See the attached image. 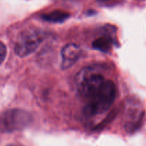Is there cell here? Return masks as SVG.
<instances>
[{
	"instance_id": "10",
	"label": "cell",
	"mask_w": 146,
	"mask_h": 146,
	"mask_svg": "<svg viewBox=\"0 0 146 146\" xmlns=\"http://www.w3.org/2000/svg\"><path fill=\"white\" fill-rule=\"evenodd\" d=\"M99 1H107V0H99Z\"/></svg>"
},
{
	"instance_id": "8",
	"label": "cell",
	"mask_w": 146,
	"mask_h": 146,
	"mask_svg": "<svg viewBox=\"0 0 146 146\" xmlns=\"http://www.w3.org/2000/svg\"><path fill=\"white\" fill-rule=\"evenodd\" d=\"M113 46V40L109 36L100 37L93 42V47L94 48L103 52H108L111 49Z\"/></svg>"
},
{
	"instance_id": "5",
	"label": "cell",
	"mask_w": 146,
	"mask_h": 146,
	"mask_svg": "<svg viewBox=\"0 0 146 146\" xmlns=\"http://www.w3.org/2000/svg\"><path fill=\"white\" fill-rule=\"evenodd\" d=\"M141 106L137 101H130L125 106V128L129 132L134 131L141 124L143 119Z\"/></svg>"
},
{
	"instance_id": "3",
	"label": "cell",
	"mask_w": 146,
	"mask_h": 146,
	"mask_svg": "<svg viewBox=\"0 0 146 146\" xmlns=\"http://www.w3.org/2000/svg\"><path fill=\"white\" fill-rule=\"evenodd\" d=\"M32 117L27 111L19 108L9 109L0 115V131L10 133L27 128L31 123Z\"/></svg>"
},
{
	"instance_id": "4",
	"label": "cell",
	"mask_w": 146,
	"mask_h": 146,
	"mask_svg": "<svg viewBox=\"0 0 146 146\" xmlns=\"http://www.w3.org/2000/svg\"><path fill=\"white\" fill-rule=\"evenodd\" d=\"M44 38L43 32L38 29L24 30L17 36L14 44V52L19 57L27 56L38 48Z\"/></svg>"
},
{
	"instance_id": "2",
	"label": "cell",
	"mask_w": 146,
	"mask_h": 146,
	"mask_svg": "<svg viewBox=\"0 0 146 146\" xmlns=\"http://www.w3.org/2000/svg\"><path fill=\"white\" fill-rule=\"evenodd\" d=\"M106 81L104 75L94 67H86L78 71L76 84L78 94L84 99H89Z\"/></svg>"
},
{
	"instance_id": "9",
	"label": "cell",
	"mask_w": 146,
	"mask_h": 146,
	"mask_svg": "<svg viewBox=\"0 0 146 146\" xmlns=\"http://www.w3.org/2000/svg\"><path fill=\"white\" fill-rule=\"evenodd\" d=\"M7 47L3 42L0 41V64H2L7 56Z\"/></svg>"
},
{
	"instance_id": "7",
	"label": "cell",
	"mask_w": 146,
	"mask_h": 146,
	"mask_svg": "<svg viewBox=\"0 0 146 146\" xmlns=\"http://www.w3.org/2000/svg\"><path fill=\"white\" fill-rule=\"evenodd\" d=\"M68 17H69V14L66 11H61V10H56L42 16L43 19L52 23L62 22L67 19Z\"/></svg>"
},
{
	"instance_id": "1",
	"label": "cell",
	"mask_w": 146,
	"mask_h": 146,
	"mask_svg": "<svg viewBox=\"0 0 146 146\" xmlns=\"http://www.w3.org/2000/svg\"><path fill=\"white\" fill-rule=\"evenodd\" d=\"M117 88L115 84L111 80L106 79L101 88L87 100L84 109L86 116L93 117L106 112L115 101Z\"/></svg>"
},
{
	"instance_id": "6",
	"label": "cell",
	"mask_w": 146,
	"mask_h": 146,
	"mask_svg": "<svg viewBox=\"0 0 146 146\" xmlns=\"http://www.w3.org/2000/svg\"><path fill=\"white\" fill-rule=\"evenodd\" d=\"M81 53V48L76 44H68L66 45L61 51V68L64 70L71 68L79 59Z\"/></svg>"
}]
</instances>
